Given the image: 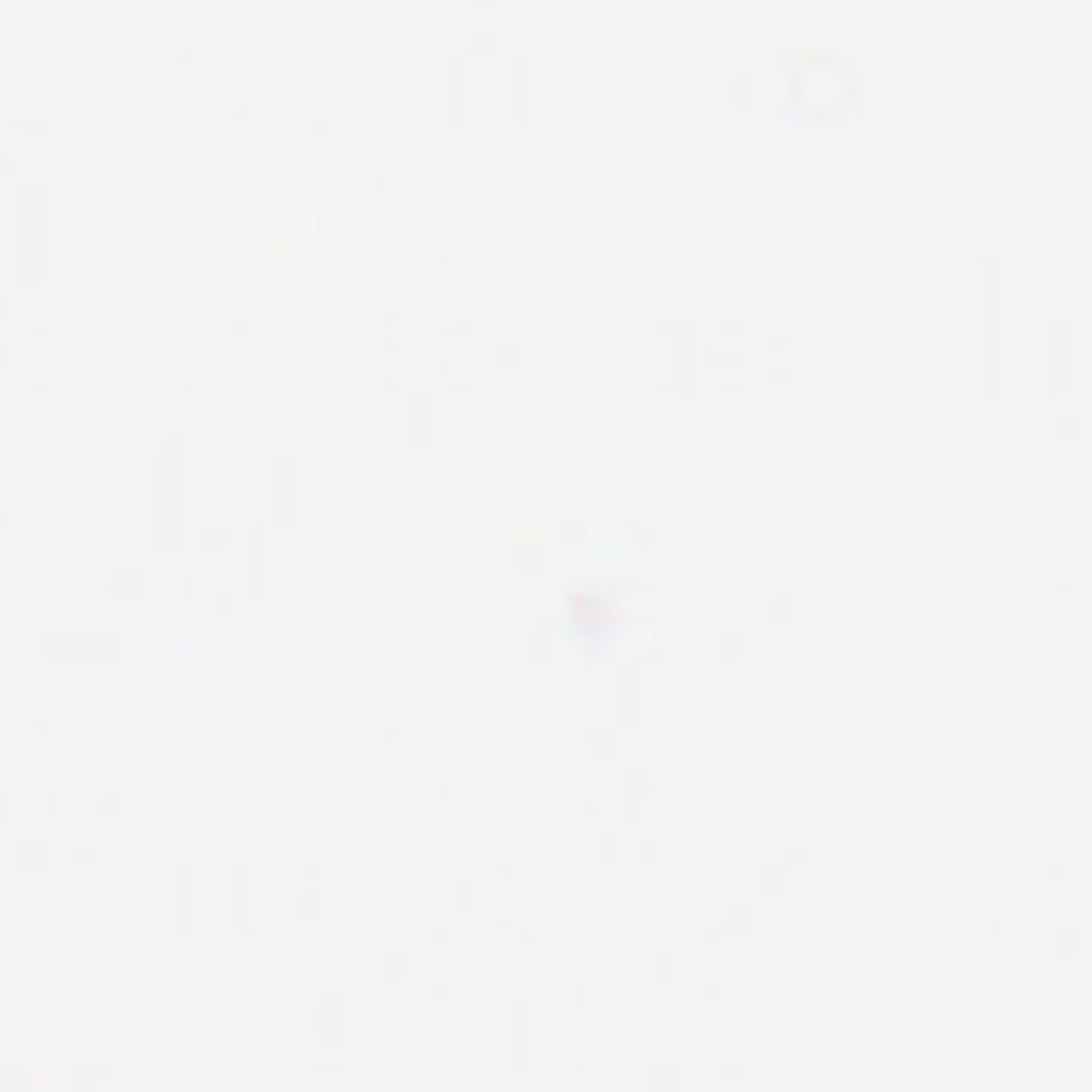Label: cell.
Returning a JSON list of instances; mask_svg holds the SVG:
<instances>
[{"instance_id": "6da1fadb", "label": "cell", "mask_w": 1092, "mask_h": 1092, "mask_svg": "<svg viewBox=\"0 0 1092 1092\" xmlns=\"http://www.w3.org/2000/svg\"><path fill=\"white\" fill-rule=\"evenodd\" d=\"M56 811V802L51 798H39V802H22V815L30 820V824H39V815H51Z\"/></svg>"}, {"instance_id": "7a4b0ae2", "label": "cell", "mask_w": 1092, "mask_h": 1092, "mask_svg": "<svg viewBox=\"0 0 1092 1092\" xmlns=\"http://www.w3.org/2000/svg\"><path fill=\"white\" fill-rule=\"evenodd\" d=\"M22 858H26V862H48V858H56V850H51V845H34V841H30V845L22 850Z\"/></svg>"}, {"instance_id": "3957f363", "label": "cell", "mask_w": 1092, "mask_h": 1092, "mask_svg": "<svg viewBox=\"0 0 1092 1092\" xmlns=\"http://www.w3.org/2000/svg\"><path fill=\"white\" fill-rule=\"evenodd\" d=\"M0 862H4V845H0Z\"/></svg>"}, {"instance_id": "277c9868", "label": "cell", "mask_w": 1092, "mask_h": 1092, "mask_svg": "<svg viewBox=\"0 0 1092 1092\" xmlns=\"http://www.w3.org/2000/svg\"><path fill=\"white\" fill-rule=\"evenodd\" d=\"M0 815H4V806H0Z\"/></svg>"}]
</instances>
